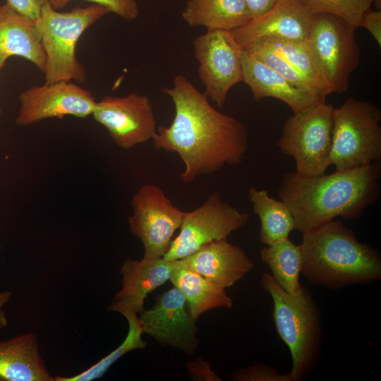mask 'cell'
Masks as SVG:
<instances>
[{"label": "cell", "instance_id": "6da1fadb", "mask_svg": "<svg viewBox=\"0 0 381 381\" xmlns=\"http://www.w3.org/2000/svg\"><path fill=\"white\" fill-rule=\"evenodd\" d=\"M162 91L172 100L175 115L169 126L157 127L152 140L157 150L180 157L184 164L180 175L183 183L241 162L248 149L243 123L216 110L181 74Z\"/></svg>", "mask_w": 381, "mask_h": 381}, {"label": "cell", "instance_id": "7a4b0ae2", "mask_svg": "<svg viewBox=\"0 0 381 381\" xmlns=\"http://www.w3.org/2000/svg\"><path fill=\"white\" fill-rule=\"evenodd\" d=\"M380 162L330 174L301 176L286 173L278 190L289 208L295 229L303 234L337 217L354 220L380 197Z\"/></svg>", "mask_w": 381, "mask_h": 381}, {"label": "cell", "instance_id": "3957f363", "mask_svg": "<svg viewBox=\"0 0 381 381\" xmlns=\"http://www.w3.org/2000/svg\"><path fill=\"white\" fill-rule=\"evenodd\" d=\"M302 274L314 284L336 290L381 279V253L360 242L341 220L302 234Z\"/></svg>", "mask_w": 381, "mask_h": 381}, {"label": "cell", "instance_id": "277c9868", "mask_svg": "<svg viewBox=\"0 0 381 381\" xmlns=\"http://www.w3.org/2000/svg\"><path fill=\"white\" fill-rule=\"evenodd\" d=\"M260 284L272 299L276 330L291 352L290 380H306L317 367L322 353L321 310L306 287L289 294L265 272L261 275Z\"/></svg>", "mask_w": 381, "mask_h": 381}, {"label": "cell", "instance_id": "5b68a950", "mask_svg": "<svg viewBox=\"0 0 381 381\" xmlns=\"http://www.w3.org/2000/svg\"><path fill=\"white\" fill-rule=\"evenodd\" d=\"M109 13L107 7L96 4L64 13L49 3L42 6L35 21L46 56V83L86 81V71L78 60L76 46L83 32Z\"/></svg>", "mask_w": 381, "mask_h": 381}, {"label": "cell", "instance_id": "8992f818", "mask_svg": "<svg viewBox=\"0 0 381 381\" xmlns=\"http://www.w3.org/2000/svg\"><path fill=\"white\" fill-rule=\"evenodd\" d=\"M381 111L370 102L349 97L334 109L329 166L348 170L380 162Z\"/></svg>", "mask_w": 381, "mask_h": 381}, {"label": "cell", "instance_id": "52a82bcc", "mask_svg": "<svg viewBox=\"0 0 381 381\" xmlns=\"http://www.w3.org/2000/svg\"><path fill=\"white\" fill-rule=\"evenodd\" d=\"M334 109L320 102L294 114L284 122L277 147L294 159L298 175L325 174L329 166Z\"/></svg>", "mask_w": 381, "mask_h": 381}, {"label": "cell", "instance_id": "ba28073f", "mask_svg": "<svg viewBox=\"0 0 381 381\" xmlns=\"http://www.w3.org/2000/svg\"><path fill=\"white\" fill-rule=\"evenodd\" d=\"M356 28L335 15L313 14L308 43L319 68L333 92L342 94L360 63Z\"/></svg>", "mask_w": 381, "mask_h": 381}, {"label": "cell", "instance_id": "9c48e42d", "mask_svg": "<svg viewBox=\"0 0 381 381\" xmlns=\"http://www.w3.org/2000/svg\"><path fill=\"white\" fill-rule=\"evenodd\" d=\"M133 214L128 218L131 233L142 243L143 258H163L175 232L180 229L185 212L176 207L157 185L145 184L134 194Z\"/></svg>", "mask_w": 381, "mask_h": 381}, {"label": "cell", "instance_id": "30bf717a", "mask_svg": "<svg viewBox=\"0 0 381 381\" xmlns=\"http://www.w3.org/2000/svg\"><path fill=\"white\" fill-rule=\"evenodd\" d=\"M250 215L224 202L218 192L210 194L198 208L185 212L179 234L163 257L182 259L211 242L227 238L245 226Z\"/></svg>", "mask_w": 381, "mask_h": 381}, {"label": "cell", "instance_id": "8fae6325", "mask_svg": "<svg viewBox=\"0 0 381 381\" xmlns=\"http://www.w3.org/2000/svg\"><path fill=\"white\" fill-rule=\"evenodd\" d=\"M198 61V73L205 87L204 95L219 108L231 87L243 82L241 56L243 49L230 31L211 30L193 41Z\"/></svg>", "mask_w": 381, "mask_h": 381}, {"label": "cell", "instance_id": "7c38bea8", "mask_svg": "<svg viewBox=\"0 0 381 381\" xmlns=\"http://www.w3.org/2000/svg\"><path fill=\"white\" fill-rule=\"evenodd\" d=\"M92 116L123 150L152 140L157 132L153 106L146 95L133 92L124 97L104 96L97 101Z\"/></svg>", "mask_w": 381, "mask_h": 381}, {"label": "cell", "instance_id": "4fadbf2b", "mask_svg": "<svg viewBox=\"0 0 381 381\" xmlns=\"http://www.w3.org/2000/svg\"><path fill=\"white\" fill-rule=\"evenodd\" d=\"M20 109L16 119L19 126H28L52 118L71 116L86 118L96 104L92 94L70 80L31 87L19 95Z\"/></svg>", "mask_w": 381, "mask_h": 381}, {"label": "cell", "instance_id": "5bb4252c", "mask_svg": "<svg viewBox=\"0 0 381 381\" xmlns=\"http://www.w3.org/2000/svg\"><path fill=\"white\" fill-rule=\"evenodd\" d=\"M143 333L164 346H171L188 356L198 349L196 320L182 293L173 286L159 295L155 304L138 314Z\"/></svg>", "mask_w": 381, "mask_h": 381}, {"label": "cell", "instance_id": "9a60e30c", "mask_svg": "<svg viewBox=\"0 0 381 381\" xmlns=\"http://www.w3.org/2000/svg\"><path fill=\"white\" fill-rule=\"evenodd\" d=\"M313 14L306 0H277L267 13L230 32L242 48L265 37L307 40Z\"/></svg>", "mask_w": 381, "mask_h": 381}, {"label": "cell", "instance_id": "2e32d148", "mask_svg": "<svg viewBox=\"0 0 381 381\" xmlns=\"http://www.w3.org/2000/svg\"><path fill=\"white\" fill-rule=\"evenodd\" d=\"M176 260L164 258L140 260L127 259L121 268L122 289L117 292L108 307L124 317L138 315L144 308L148 294L169 280Z\"/></svg>", "mask_w": 381, "mask_h": 381}, {"label": "cell", "instance_id": "e0dca14e", "mask_svg": "<svg viewBox=\"0 0 381 381\" xmlns=\"http://www.w3.org/2000/svg\"><path fill=\"white\" fill-rule=\"evenodd\" d=\"M180 260L188 267L223 289L234 286L254 267L246 252L228 242L227 238L207 243Z\"/></svg>", "mask_w": 381, "mask_h": 381}, {"label": "cell", "instance_id": "ac0fdd59", "mask_svg": "<svg viewBox=\"0 0 381 381\" xmlns=\"http://www.w3.org/2000/svg\"><path fill=\"white\" fill-rule=\"evenodd\" d=\"M241 64L243 82L249 86L255 101L265 97L276 98L285 102L294 114L325 102L309 91L293 85L282 74L245 50Z\"/></svg>", "mask_w": 381, "mask_h": 381}, {"label": "cell", "instance_id": "d6986e66", "mask_svg": "<svg viewBox=\"0 0 381 381\" xmlns=\"http://www.w3.org/2000/svg\"><path fill=\"white\" fill-rule=\"evenodd\" d=\"M0 54L18 56L46 69V56L36 21L6 3L0 5Z\"/></svg>", "mask_w": 381, "mask_h": 381}, {"label": "cell", "instance_id": "ffe728a7", "mask_svg": "<svg viewBox=\"0 0 381 381\" xmlns=\"http://www.w3.org/2000/svg\"><path fill=\"white\" fill-rule=\"evenodd\" d=\"M1 381H54L32 333L0 341Z\"/></svg>", "mask_w": 381, "mask_h": 381}, {"label": "cell", "instance_id": "44dd1931", "mask_svg": "<svg viewBox=\"0 0 381 381\" xmlns=\"http://www.w3.org/2000/svg\"><path fill=\"white\" fill-rule=\"evenodd\" d=\"M169 281L185 297L189 311L195 320L214 308H231L233 301L225 289L209 282L176 260Z\"/></svg>", "mask_w": 381, "mask_h": 381}, {"label": "cell", "instance_id": "7402d4cb", "mask_svg": "<svg viewBox=\"0 0 381 381\" xmlns=\"http://www.w3.org/2000/svg\"><path fill=\"white\" fill-rule=\"evenodd\" d=\"M181 17L190 27L232 31L251 20L243 0H188Z\"/></svg>", "mask_w": 381, "mask_h": 381}, {"label": "cell", "instance_id": "603a6c76", "mask_svg": "<svg viewBox=\"0 0 381 381\" xmlns=\"http://www.w3.org/2000/svg\"><path fill=\"white\" fill-rule=\"evenodd\" d=\"M248 199L260 222L259 238L265 246L289 238L295 229V222L287 205L282 200L271 198L267 190L250 187Z\"/></svg>", "mask_w": 381, "mask_h": 381}, {"label": "cell", "instance_id": "cb8c5ba5", "mask_svg": "<svg viewBox=\"0 0 381 381\" xmlns=\"http://www.w3.org/2000/svg\"><path fill=\"white\" fill-rule=\"evenodd\" d=\"M255 41L262 42L282 56L310 83L321 99L325 100L328 95L334 92L322 75L307 40L265 37Z\"/></svg>", "mask_w": 381, "mask_h": 381}, {"label": "cell", "instance_id": "d4e9b609", "mask_svg": "<svg viewBox=\"0 0 381 381\" xmlns=\"http://www.w3.org/2000/svg\"><path fill=\"white\" fill-rule=\"evenodd\" d=\"M261 260L271 270L277 283L286 292L298 293L301 270V253L299 245L294 244L289 238L260 250Z\"/></svg>", "mask_w": 381, "mask_h": 381}, {"label": "cell", "instance_id": "484cf974", "mask_svg": "<svg viewBox=\"0 0 381 381\" xmlns=\"http://www.w3.org/2000/svg\"><path fill=\"white\" fill-rule=\"evenodd\" d=\"M128 324V332L123 341L107 356L85 371L71 377H54V381H91L102 377L108 369L127 353L146 347L147 342L143 339V330L138 315L125 316Z\"/></svg>", "mask_w": 381, "mask_h": 381}, {"label": "cell", "instance_id": "4316f807", "mask_svg": "<svg viewBox=\"0 0 381 381\" xmlns=\"http://www.w3.org/2000/svg\"><path fill=\"white\" fill-rule=\"evenodd\" d=\"M313 13H329L339 16L359 27L363 12L374 4L381 9V0H306Z\"/></svg>", "mask_w": 381, "mask_h": 381}, {"label": "cell", "instance_id": "83f0119b", "mask_svg": "<svg viewBox=\"0 0 381 381\" xmlns=\"http://www.w3.org/2000/svg\"><path fill=\"white\" fill-rule=\"evenodd\" d=\"M233 381H291L289 374H281L277 369L264 363H256L234 370Z\"/></svg>", "mask_w": 381, "mask_h": 381}, {"label": "cell", "instance_id": "f1b7e54d", "mask_svg": "<svg viewBox=\"0 0 381 381\" xmlns=\"http://www.w3.org/2000/svg\"><path fill=\"white\" fill-rule=\"evenodd\" d=\"M72 0H48V3L55 10H61ZM93 4L107 7L110 12L119 17L132 20L139 15L138 4L135 0H86Z\"/></svg>", "mask_w": 381, "mask_h": 381}, {"label": "cell", "instance_id": "f546056e", "mask_svg": "<svg viewBox=\"0 0 381 381\" xmlns=\"http://www.w3.org/2000/svg\"><path fill=\"white\" fill-rule=\"evenodd\" d=\"M210 363L198 358L186 363L189 377L193 380L221 381L222 379L210 368Z\"/></svg>", "mask_w": 381, "mask_h": 381}, {"label": "cell", "instance_id": "4dcf8cb0", "mask_svg": "<svg viewBox=\"0 0 381 381\" xmlns=\"http://www.w3.org/2000/svg\"><path fill=\"white\" fill-rule=\"evenodd\" d=\"M359 27L367 29L381 47V10L366 9L361 18Z\"/></svg>", "mask_w": 381, "mask_h": 381}, {"label": "cell", "instance_id": "1f68e13d", "mask_svg": "<svg viewBox=\"0 0 381 381\" xmlns=\"http://www.w3.org/2000/svg\"><path fill=\"white\" fill-rule=\"evenodd\" d=\"M48 3V0H6V4L17 12L36 20L42 6Z\"/></svg>", "mask_w": 381, "mask_h": 381}, {"label": "cell", "instance_id": "d6a6232c", "mask_svg": "<svg viewBox=\"0 0 381 381\" xmlns=\"http://www.w3.org/2000/svg\"><path fill=\"white\" fill-rule=\"evenodd\" d=\"M248 6L251 20L256 19L267 13L277 0H243Z\"/></svg>", "mask_w": 381, "mask_h": 381}, {"label": "cell", "instance_id": "836d02e7", "mask_svg": "<svg viewBox=\"0 0 381 381\" xmlns=\"http://www.w3.org/2000/svg\"><path fill=\"white\" fill-rule=\"evenodd\" d=\"M12 293L9 291H0V329L4 328L8 325V319L4 310V307L10 301Z\"/></svg>", "mask_w": 381, "mask_h": 381}, {"label": "cell", "instance_id": "e575fe53", "mask_svg": "<svg viewBox=\"0 0 381 381\" xmlns=\"http://www.w3.org/2000/svg\"><path fill=\"white\" fill-rule=\"evenodd\" d=\"M8 58L9 57L6 55L0 54V71L4 67Z\"/></svg>", "mask_w": 381, "mask_h": 381}, {"label": "cell", "instance_id": "d590c367", "mask_svg": "<svg viewBox=\"0 0 381 381\" xmlns=\"http://www.w3.org/2000/svg\"><path fill=\"white\" fill-rule=\"evenodd\" d=\"M1 109H0V116H1Z\"/></svg>", "mask_w": 381, "mask_h": 381}, {"label": "cell", "instance_id": "8d00e7d4", "mask_svg": "<svg viewBox=\"0 0 381 381\" xmlns=\"http://www.w3.org/2000/svg\"><path fill=\"white\" fill-rule=\"evenodd\" d=\"M0 249H1V246H0Z\"/></svg>", "mask_w": 381, "mask_h": 381}]
</instances>
